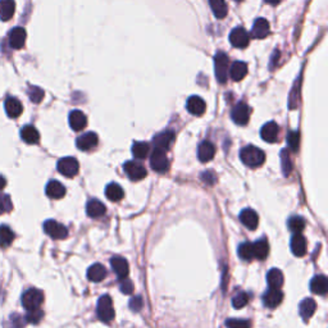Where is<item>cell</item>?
<instances>
[{"label":"cell","mask_w":328,"mask_h":328,"mask_svg":"<svg viewBox=\"0 0 328 328\" xmlns=\"http://www.w3.org/2000/svg\"><path fill=\"white\" fill-rule=\"evenodd\" d=\"M240 158H241L244 164H246L247 167H251V168L263 166V163L266 162V154H264L263 150L257 147H252V145L242 148L241 152H240Z\"/></svg>","instance_id":"obj_1"},{"label":"cell","mask_w":328,"mask_h":328,"mask_svg":"<svg viewBox=\"0 0 328 328\" xmlns=\"http://www.w3.org/2000/svg\"><path fill=\"white\" fill-rule=\"evenodd\" d=\"M22 307L26 310L39 309L44 301V294L38 288H28L22 295Z\"/></svg>","instance_id":"obj_2"},{"label":"cell","mask_w":328,"mask_h":328,"mask_svg":"<svg viewBox=\"0 0 328 328\" xmlns=\"http://www.w3.org/2000/svg\"><path fill=\"white\" fill-rule=\"evenodd\" d=\"M98 317L99 319L103 322H111L114 318V309H113V301H112L111 296L103 295L98 301Z\"/></svg>","instance_id":"obj_3"},{"label":"cell","mask_w":328,"mask_h":328,"mask_svg":"<svg viewBox=\"0 0 328 328\" xmlns=\"http://www.w3.org/2000/svg\"><path fill=\"white\" fill-rule=\"evenodd\" d=\"M228 57L225 53L220 52L215 54L214 57V69H215V77L221 84H225L227 81L228 77V64H230Z\"/></svg>","instance_id":"obj_4"},{"label":"cell","mask_w":328,"mask_h":328,"mask_svg":"<svg viewBox=\"0 0 328 328\" xmlns=\"http://www.w3.org/2000/svg\"><path fill=\"white\" fill-rule=\"evenodd\" d=\"M150 167L158 173H164L169 168V160L164 150L155 149L150 157Z\"/></svg>","instance_id":"obj_5"},{"label":"cell","mask_w":328,"mask_h":328,"mask_svg":"<svg viewBox=\"0 0 328 328\" xmlns=\"http://www.w3.org/2000/svg\"><path fill=\"white\" fill-rule=\"evenodd\" d=\"M44 231L48 236H50L54 240H63L68 236V230L65 226L57 221L49 220L44 223Z\"/></svg>","instance_id":"obj_6"},{"label":"cell","mask_w":328,"mask_h":328,"mask_svg":"<svg viewBox=\"0 0 328 328\" xmlns=\"http://www.w3.org/2000/svg\"><path fill=\"white\" fill-rule=\"evenodd\" d=\"M57 167L60 174H63L64 177H69V178L76 176L80 169L79 162H77V159H75V158L72 157L62 158V159L58 162Z\"/></svg>","instance_id":"obj_7"},{"label":"cell","mask_w":328,"mask_h":328,"mask_svg":"<svg viewBox=\"0 0 328 328\" xmlns=\"http://www.w3.org/2000/svg\"><path fill=\"white\" fill-rule=\"evenodd\" d=\"M231 118H232L233 122L239 126L247 125L250 118V106L247 105L246 103H244V101L239 103L235 108L232 109Z\"/></svg>","instance_id":"obj_8"},{"label":"cell","mask_w":328,"mask_h":328,"mask_svg":"<svg viewBox=\"0 0 328 328\" xmlns=\"http://www.w3.org/2000/svg\"><path fill=\"white\" fill-rule=\"evenodd\" d=\"M123 171L127 174L128 178L132 179V181H140V179L145 178L147 177V169L142 164L137 162H126L125 166H123Z\"/></svg>","instance_id":"obj_9"},{"label":"cell","mask_w":328,"mask_h":328,"mask_svg":"<svg viewBox=\"0 0 328 328\" xmlns=\"http://www.w3.org/2000/svg\"><path fill=\"white\" fill-rule=\"evenodd\" d=\"M249 33L245 31V28L236 27L233 28L230 33V43L233 48H239V49H244L249 45Z\"/></svg>","instance_id":"obj_10"},{"label":"cell","mask_w":328,"mask_h":328,"mask_svg":"<svg viewBox=\"0 0 328 328\" xmlns=\"http://www.w3.org/2000/svg\"><path fill=\"white\" fill-rule=\"evenodd\" d=\"M173 140H174V132L171 130H167L158 133L157 136H154L153 142H154L155 149L164 150V152H166V150H168L169 148H171Z\"/></svg>","instance_id":"obj_11"},{"label":"cell","mask_w":328,"mask_h":328,"mask_svg":"<svg viewBox=\"0 0 328 328\" xmlns=\"http://www.w3.org/2000/svg\"><path fill=\"white\" fill-rule=\"evenodd\" d=\"M98 142H99V138L95 132H86L77 138L76 145L80 150H82V152H89V150L96 148Z\"/></svg>","instance_id":"obj_12"},{"label":"cell","mask_w":328,"mask_h":328,"mask_svg":"<svg viewBox=\"0 0 328 328\" xmlns=\"http://www.w3.org/2000/svg\"><path fill=\"white\" fill-rule=\"evenodd\" d=\"M283 294L278 288H269L266 294L263 295V303L267 308L269 309H274L282 303Z\"/></svg>","instance_id":"obj_13"},{"label":"cell","mask_w":328,"mask_h":328,"mask_svg":"<svg viewBox=\"0 0 328 328\" xmlns=\"http://www.w3.org/2000/svg\"><path fill=\"white\" fill-rule=\"evenodd\" d=\"M26 38H27V33H26L25 28L16 27L9 33V44L13 49H22L25 46Z\"/></svg>","instance_id":"obj_14"},{"label":"cell","mask_w":328,"mask_h":328,"mask_svg":"<svg viewBox=\"0 0 328 328\" xmlns=\"http://www.w3.org/2000/svg\"><path fill=\"white\" fill-rule=\"evenodd\" d=\"M111 266L118 278H127L128 272H130V267H128V263L126 262V259H123V258L121 257H113L111 259Z\"/></svg>","instance_id":"obj_15"},{"label":"cell","mask_w":328,"mask_h":328,"mask_svg":"<svg viewBox=\"0 0 328 328\" xmlns=\"http://www.w3.org/2000/svg\"><path fill=\"white\" fill-rule=\"evenodd\" d=\"M278 133H279V127L276 122H268L262 127L261 130V136L264 141L267 142H276L278 140Z\"/></svg>","instance_id":"obj_16"},{"label":"cell","mask_w":328,"mask_h":328,"mask_svg":"<svg viewBox=\"0 0 328 328\" xmlns=\"http://www.w3.org/2000/svg\"><path fill=\"white\" fill-rule=\"evenodd\" d=\"M269 32H271V26H269V22L266 18H258L254 22L251 33L255 39L267 38Z\"/></svg>","instance_id":"obj_17"},{"label":"cell","mask_w":328,"mask_h":328,"mask_svg":"<svg viewBox=\"0 0 328 328\" xmlns=\"http://www.w3.org/2000/svg\"><path fill=\"white\" fill-rule=\"evenodd\" d=\"M291 250L296 257H304L307 254V240L301 233H295L291 239Z\"/></svg>","instance_id":"obj_18"},{"label":"cell","mask_w":328,"mask_h":328,"mask_svg":"<svg viewBox=\"0 0 328 328\" xmlns=\"http://www.w3.org/2000/svg\"><path fill=\"white\" fill-rule=\"evenodd\" d=\"M215 148L210 141H203L198 148V158L201 163L210 162L214 158Z\"/></svg>","instance_id":"obj_19"},{"label":"cell","mask_w":328,"mask_h":328,"mask_svg":"<svg viewBox=\"0 0 328 328\" xmlns=\"http://www.w3.org/2000/svg\"><path fill=\"white\" fill-rule=\"evenodd\" d=\"M240 221L249 230H255L259 225V217H258L257 212H254L252 209H244L240 213Z\"/></svg>","instance_id":"obj_20"},{"label":"cell","mask_w":328,"mask_h":328,"mask_svg":"<svg viewBox=\"0 0 328 328\" xmlns=\"http://www.w3.org/2000/svg\"><path fill=\"white\" fill-rule=\"evenodd\" d=\"M105 205H104L100 200H98V199H92L86 205V213L87 215L91 218L103 217V215L105 214Z\"/></svg>","instance_id":"obj_21"},{"label":"cell","mask_w":328,"mask_h":328,"mask_svg":"<svg viewBox=\"0 0 328 328\" xmlns=\"http://www.w3.org/2000/svg\"><path fill=\"white\" fill-rule=\"evenodd\" d=\"M186 108L193 116H201L205 112L206 105L205 101L200 96H191V98L187 99Z\"/></svg>","instance_id":"obj_22"},{"label":"cell","mask_w":328,"mask_h":328,"mask_svg":"<svg viewBox=\"0 0 328 328\" xmlns=\"http://www.w3.org/2000/svg\"><path fill=\"white\" fill-rule=\"evenodd\" d=\"M69 126L74 131H82L87 126V118L81 111H74L69 114Z\"/></svg>","instance_id":"obj_23"},{"label":"cell","mask_w":328,"mask_h":328,"mask_svg":"<svg viewBox=\"0 0 328 328\" xmlns=\"http://www.w3.org/2000/svg\"><path fill=\"white\" fill-rule=\"evenodd\" d=\"M45 193L50 199H62L65 195V187L59 181L52 179L46 185Z\"/></svg>","instance_id":"obj_24"},{"label":"cell","mask_w":328,"mask_h":328,"mask_svg":"<svg viewBox=\"0 0 328 328\" xmlns=\"http://www.w3.org/2000/svg\"><path fill=\"white\" fill-rule=\"evenodd\" d=\"M4 105H6V112L7 114H8L9 118H17V117L21 116L22 112H23L22 103L17 98H12V96H9V98H7L6 104H4Z\"/></svg>","instance_id":"obj_25"},{"label":"cell","mask_w":328,"mask_h":328,"mask_svg":"<svg viewBox=\"0 0 328 328\" xmlns=\"http://www.w3.org/2000/svg\"><path fill=\"white\" fill-rule=\"evenodd\" d=\"M310 290L312 293H314L315 295H325L328 290V281L324 276L319 274V276H315L314 278L312 279L310 282Z\"/></svg>","instance_id":"obj_26"},{"label":"cell","mask_w":328,"mask_h":328,"mask_svg":"<svg viewBox=\"0 0 328 328\" xmlns=\"http://www.w3.org/2000/svg\"><path fill=\"white\" fill-rule=\"evenodd\" d=\"M105 277L106 269L104 268V266H101V264H92V266L87 269V278H89L91 282H101Z\"/></svg>","instance_id":"obj_27"},{"label":"cell","mask_w":328,"mask_h":328,"mask_svg":"<svg viewBox=\"0 0 328 328\" xmlns=\"http://www.w3.org/2000/svg\"><path fill=\"white\" fill-rule=\"evenodd\" d=\"M21 137L22 140L26 142V144H38L39 140H40V133L36 130L33 126H25V127L21 130Z\"/></svg>","instance_id":"obj_28"},{"label":"cell","mask_w":328,"mask_h":328,"mask_svg":"<svg viewBox=\"0 0 328 328\" xmlns=\"http://www.w3.org/2000/svg\"><path fill=\"white\" fill-rule=\"evenodd\" d=\"M16 12V3L14 0H0V19L9 21L14 16Z\"/></svg>","instance_id":"obj_29"},{"label":"cell","mask_w":328,"mask_h":328,"mask_svg":"<svg viewBox=\"0 0 328 328\" xmlns=\"http://www.w3.org/2000/svg\"><path fill=\"white\" fill-rule=\"evenodd\" d=\"M230 76L233 81H241L247 75V64L244 62H235L231 65Z\"/></svg>","instance_id":"obj_30"},{"label":"cell","mask_w":328,"mask_h":328,"mask_svg":"<svg viewBox=\"0 0 328 328\" xmlns=\"http://www.w3.org/2000/svg\"><path fill=\"white\" fill-rule=\"evenodd\" d=\"M315 308H317V304L313 299H305V300L301 301L300 304V315L304 320H308L313 317L315 312Z\"/></svg>","instance_id":"obj_31"},{"label":"cell","mask_w":328,"mask_h":328,"mask_svg":"<svg viewBox=\"0 0 328 328\" xmlns=\"http://www.w3.org/2000/svg\"><path fill=\"white\" fill-rule=\"evenodd\" d=\"M267 282L271 288H281L283 285V274L279 269H271L267 274Z\"/></svg>","instance_id":"obj_32"},{"label":"cell","mask_w":328,"mask_h":328,"mask_svg":"<svg viewBox=\"0 0 328 328\" xmlns=\"http://www.w3.org/2000/svg\"><path fill=\"white\" fill-rule=\"evenodd\" d=\"M252 247H254V258L259 259V261H263L268 257L269 244L266 239L258 240L255 244H252Z\"/></svg>","instance_id":"obj_33"},{"label":"cell","mask_w":328,"mask_h":328,"mask_svg":"<svg viewBox=\"0 0 328 328\" xmlns=\"http://www.w3.org/2000/svg\"><path fill=\"white\" fill-rule=\"evenodd\" d=\"M105 196L111 201H120L125 196L122 187L118 184H109L105 189Z\"/></svg>","instance_id":"obj_34"},{"label":"cell","mask_w":328,"mask_h":328,"mask_svg":"<svg viewBox=\"0 0 328 328\" xmlns=\"http://www.w3.org/2000/svg\"><path fill=\"white\" fill-rule=\"evenodd\" d=\"M210 8H212L213 13L217 18L222 19L227 16V4L226 0H209Z\"/></svg>","instance_id":"obj_35"},{"label":"cell","mask_w":328,"mask_h":328,"mask_svg":"<svg viewBox=\"0 0 328 328\" xmlns=\"http://www.w3.org/2000/svg\"><path fill=\"white\" fill-rule=\"evenodd\" d=\"M14 233L8 226H0V246L7 247L13 242Z\"/></svg>","instance_id":"obj_36"},{"label":"cell","mask_w":328,"mask_h":328,"mask_svg":"<svg viewBox=\"0 0 328 328\" xmlns=\"http://www.w3.org/2000/svg\"><path fill=\"white\" fill-rule=\"evenodd\" d=\"M150 147L147 142H135L132 145V154L136 159H145L149 155Z\"/></svg>","instance_id":"obj_37"},{"label":"cell","mask_w":328,"mask_h":328,"mask_svg":"<svg viewBox=\"0 0 328 328\" xmlns=\"http://www.w3.org/2000/svg\"><path fill=\"white\" fill-rule=\"evenodd\" d=\"M239 257L242 261H251L254 258V247L250 242H242L239 246Z\"/></svg>","instance_id":"obj_38"},{"label":"cell","mask_w":328,"mask_h":328,"mask_svg":"<svg viewBox=\"0 0 328 328\" xmlns=\"http://www.w3.org/2000/svg\"><path fill=\"white\" fill-rule=\"evenodd\" d=\"M250 296L246 293H239L232 298V307L235 309H242L249 304Z\"/></svg>","instance_id":"obj_39"},{"label":"cell","mask_w":328,"mask_h":328,"mask_svg":"<svg viewBox=\"0 0 328 328\" xmlns=\"http://www.w3.org/2000/svg\"><path fill=\"white\" fill-rule=\"evenodd\" d=\"M281 163H282V171H283V176L288 177L290 176L291 171H293V164H291V159H290V154L286 149H283L281 152Z\"/></svg>","instance_id":"obj_40"},{"label":"cell","mask_w":328,"mask_h":328,"mask_svg":"<svg viewBox=\"0 0 328 328\" xmlns=\"http://www.w3.org/2000/svg\"><path fill=\"white\" fill-rule=\"evenodd\" d=\"M44 96H45V94H44L43 89H40V87H38V86L28 87V98H30V100L32 101V103H35V104L41 103L44 99Z\"/></svg>","instance_id":"obj_41"},{"label":"cell","mask_w":328,"mask_h":328,"mask_svg":"<svg viewBox=\"0 0 328 328\" xmlns=\"http://www.w3.org/2000/svg\"><path fill=\"white\" fill-rule=\"evenodd\" d=\"M288 228H290L293 232L300 233L301 231L305 228V221H304L303 217H291L288 220Z\"/></svg>","instance_id":"obj_42"},{"label":"cell","mask_w":328,"mask_h":328,"mask_svg":"<svg viewBox=\"0 0 328 328\" xmlns=\"http://www.w3.org/2000/svg\"><path fill=\"white\" fill-rule=\"evenodd\" d=\"M13 209V204H12L11 196L7 194H0V215L9 213Z\"/></svg>","instance_id":"obj_43"},{"label":"cell","mask_w":328,"mask_h":328,"mask_svg":"<svg viewBox=\"0 0 328 328\" xmlns=\"http://www.w3.org/2000/svg\"><path fill=\"white\" fill-rule=\"evenodd\" d=\"M27 314H26L25 319L27 323H31V324H38L44 317L43 310L39 308V309H33V310H27Z\"/></svg>","instance_id":"obj_44"},{"label":"cell","mask_w":328,"mask_h":328,"mask_svg":"<svg viewBox=\"0 0 328 328\" xmlns=\"http://www.w3.org/2000/svg\"><path fill=\"white\" fill-rule=\"evenodd\" d=\"M226 327L227 328H250L249 320L245 319H227L226 320Z\"/></svg>","instance_id":"obj_45"},{"label":"cell","mask_w":328,"mask_h":328,"mask_svg":"<svg viewBox=\"0 0 328 328\" xmlns=\"http://www.w3.org/2000/svg\"><path fill=\"white\" fill-rule=\"evenodd\" d=\"M287 142L290 149L293 150L299 149V145H300V133H299V131H293V132L288 133Z\"/></svg>","instance_id":"obj_46"},{"label":"cell","mask_w":328,"mask_h":328,"mask_svg":"<svg viewBox=\"0 0 328 328\" xmlns=\"http://www.w3.org/2000/svg\"><path fill=\"white\" fill-rule=\"evenodd\" d=\"M26 324V319L19 314H13L9 318V327L11 328H23Z\"/></svg>","instance_id":"obj_47"},{"label":"cell","mask_w":328,"mask_h":328,"mask_svg":"<svg viewBox=\"0 0 328 328\" xmlns=\"http://www.w3.org/2000/svg\"><path fill=\"white\" fill-rule=\"evenodd\" d=\"M142 308V299L141 296H133L130 300V309L133 312H140Z\"/></svg>","instance_id":"obj_48"},{"label":"cell","mask_w":328,"mask_h":328,"mask_svg":"<svg viewBox=\"0 0 328 328\" xmlns=\"http://www.w3.org/2000/svg\"><path fill=\"white\" fill-rule=\"evenodd\" d=\"M120 288L123 294H126V295H130V294H132V291H133V285L131 283V281L123 278L122 282H121Z\"/></svg>","instance_id":"obj_49"},{"label":"cell","mask_w":328,"mask_h":328,"mask_svg":"<svg viewBox=\"0 0 328 328\" xmlns=\"http://www.w3.org/2000/svg\"><path fill=\"white\" fill-rule=\"evenodd\" d=\"M201 178H203V181L208 185H213L215 181V176L213 173H210V172H205V173L201 174Z\"/></svg>","instance_id":"obj_50"},{"label":"cell","mask_w":328,"mask_h":328,"mask_svg":"<svg viewBox=\"0 0 328 328\" xmlns=\"http://www.w3.org/2000/svg\"><path fill=\"white\" fill-rule=\"evenodd\" d=\"M7 185V179L3 176H0V190H3Z\"/></svg>","instance_id":"obj_51"},{"label":"cell","mask_w":328,"mask_h":328,"mask_svg":"<svg viewBox=\"0 0 328 328\" xmlns=\"http://www.w3.org/2000/svg\"><path fill=\"white\" fill-rule=\"evenodd\" d=\"M267 4H271V6H277V4H279V2L281 0H264Z\"/></svg>","instance_id":"obj_52"},{"label":"cell","mask_w":328,"mask_h":328,"mask_svg":"<svg viewBox=\"0 0 328 328\" xmlns=\"http://www.w3.org/2000/svg\"><path fill=\"white\" fill-rule=\"evenodd\" d=\"M236 2H241V0H236Z\"/></svg>","instance_id":"obj_53"}]
</instances>
